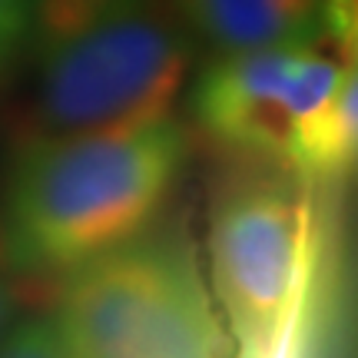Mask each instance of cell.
<instances>
[{"label": "cell", "mask_w": 358, "mask_h": 358, "mask_svg": "<svg viewBox=\"0 0 358 358\" xmlns=\"http://www.w3.org/2000/svg\"><path fill=\"white\" fill-rule=\"evenodd\" d=\"M186 129L173 116L136 127L34 136L3 203V259L66 272L133 239L173 189Z\"/></svg>", "instance_id": "6da1fadb"}, {"label": "cell", "mask_w": 358, "mask_h": 358, "mask_svg": "<svg viewBox=\"0 0 358 358\" xmlns=\"http://www.w3.org/2000/svg\"><path fill=\"white\" fill-rule=\"evenodd\" d=\"M37 136L169 116L192 60L173 0H34Z\"/></svg>", "instance_id": "7a4b0ae2"}, {"label": "cell", "mask_w": 358, "mask_h": 358, "mask_svg": "<svg viewBox=\"0 0 358 358\" xmlns=\"http://www.w3.org/2000/svg\"><path fill=\"white\" fill-rule=\"evenodd\" d=\"M57 329L77 358H222L192 259L143 239L66 268Z\"/></svg>", "instance_id": "3957f363"}, {"label": "cell", "mask_w": 358, "mask_h": 358, "mask_svg": "<svg viewBox=\"0 0 358 358\" xmlns=\"http://www.w3.org/2000/svg\"><path fill=\"white\" fill-rule=\"evenodd\" d=\"M352 40L332 34L213 57L192 96L199 127L219 146L292 166L302 129L355 73Z\"/></svg>", "instance_id": "277c9868"}, {"label": "cell", "mask_w": 358, "mask_h": 358, "mask_svg": "<svg viewBox=\"0 0 358 358\" xmlns=\"http://www.w3.org/2000/svg\"><path fill=\"white\" fill-rule=\"evenodd\" d=\"M302 229V213L279 182H249L219 206L213 279L232 325L249 338H262L285 315Z\"/></svg>", "instance_id": "5b68a950"}, {"label": "cell", "mask_w": 358, "mask_h": 358, "mask_svg": "<svg viewBox=\"0 0 358 358\" xmlns=\"http://www.w3.org/2000/svg\"><path fill=\"white\" fill-rule=\"evenodd\" d=\"M173 10L192 43L213 57L332 34L355 37L352 0H173Z\"/></svg>", "instance_id": "8992f818"}, {"label": "cell", "mask_w": 358, "mask_h": 358, "mask_svg": "<svg viewBox=\"0 0 358 358\" xmlns=\"http://www.w3.org/2000/svg\"><path fill=\"white\" fill-rule=\"evenodd\" d=\"M0 358H77L60 335L57 322L30 319L0 338Z\"/></svg>", "instance_id": "52a82bcc"}, {"label": "cell", "mask_w": 358, "mask_h": 358, "mask_svg": "<svg viewBox=\"0 0 358 358\" xmlns=\"http://www.w3.org/2000/svg\"><path fill=\"white\" fill-rule=\"evenodd\" d=\"M34 0H0V64L10 60L17 47L30 37Z\"/></svg>", "instance_id": "ba28073f"}, {"label": "cell", "mask_w": 358, "mask_h": 358, "mask_svg": "<svg viewBox=\"0 0 358 358\" xmlns=\"http://www.w3.org/2000/svg\"><path fill=\"white\" fill-rule=\"evenodd\" d=\"M13 308V289H10V279L0 272V329H3V322H7V315H10Z\"/></svg>", "instance_id": "9c48e42d"}]
</instances>
